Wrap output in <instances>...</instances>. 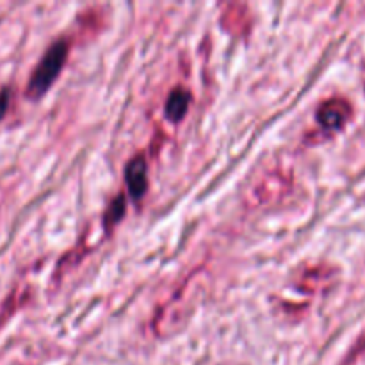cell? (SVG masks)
Listing matches in <instances>:
<instances>
[{
    "label": "cell",
    "instance_id": "cell-3",
    "mask_svg": "<svg viewBox=\"0 0 365 365\" xmlns=\"http://www.w3.org/2000/svg\"><path fill=\"white\" fill-rule=\"evenodd\" d=\"M125 182H127L128 192L134 200H141L148 189V168L146 160L141 155L134 157L125 168Z\"/></svg>",
    "mask_w": 365,
    "mask_h": 365
},
{
    "label": "cell",
    "instance_id": "cell-4",
    "mask_svg": "<svg viewBox=\"0 0 365 365\" xmlns=\"http://www.w3.org/2000/svg\"><path fill=\"white\" fill-rule=\"evenodd\" d=\"M189 102H191V95L185 89H173L168 96L166 106H164V114H166L168 120L178 123L187 113Z\"/></svg>",
    "mask_w": 365,
    "mask_h": 365
},
{
    "label": "cell",
    "instance_id": "cell-2",
    "mask_svg": "<svg viewBox=\"0 0 365 365\" xmlns=\"http://www.w3.org/2000/svg\"><path fill=\"white\" fill-rule=\"evenodd\" d=\"M351 103L344 98H330L319 106L316 120L324 130H339L344 127L351 118Z\"/></svg>",
    "mask_w": 365,
    "mask_h": 365
},
{
    "label": "cell",
    "instance_id": "cell-1",
    "mask_svg": "<svg viewBox=\"0 0 365 365\" xmlns=\"http://www.w3.org/2000/svg\"><path fill=\"white\" fill-rule=\"evenodd\" d=\"M66 59L68 43L64 41V39H59V41H56L48 50H46L43 59L39 61V64L36 66L34 73H32L31 81H29L27 95L31 96V98H38V96L45 95L50 89V86L53 84V81L59 77Z\"/></svg>",
    "mask_w": 365,
    "mask_h": 365
},
{
    "label": "cell",
    "instance_id": "cell-6",
    "mask_svg": "<svg viewBox=\"0 0 365 365\" xmlns=\"http://www.w3.org/2000/svg\"><path fill=\"white\" fill-rule=\"evenodd\" d=\"M7 107H9V89H4L0 91V120L6 116Z\"/></svg>",
    "mask_w": 365,
    "mask_h": 365
},
{
    "label": "cell",
    "instance_id": "cell-5",
    "mask_svg": "<svg viewBox=\"0 0 365 365\" xmlns=\"http://www.w3.org/2000/svg\"><path fill=\"white\" fill-rule=\"evenodd\" d=\"M125 210H127V202L123 196H118L106 212V227H114L116 223H120L125 216Z\"/></svg>",
    "mask_w": 365,
    "mask_h": 365
}]
</instances>
